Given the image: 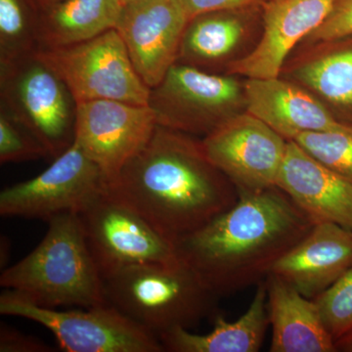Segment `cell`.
Instances as JSON below:
<instances>
[{"mask_svg": "<svg viewBox=\"0 0 352 352\" xmlns=\"http://www.w3.org/2000/svg\"><path fill=\"white\" fill-rule=\"evenodd\" d=\"M106 193L177 242L232 208L239 193L214 166L201 142L157 124Z\"/></svg>", "mask_w": 352, "mask_h": 352, "instance_id": "cell-1", "label": "cell"}, {"mask_svg": "<svg viewBox=\"0 0 352 352\" xmlns=\"http://www.w3.org/2000/svg\"><path fill=\"white\" fill-rule=\"evenodd\" d=\"M352 34V0H338L326 20L311 34L314 41H331Z\"/></svg>", "mask_w": 352, "mask_h": 352, "instance_id": "cell-27", "label": "cell"}, {"mask_svg": "<svg viewBox=\"0 0 352 352\" xmlns=\"http://www.w3.org/2000/svg\"><path fill=\"white\" fill-rule=\"evenodd\" d=\"M287 144L286 139L250 113L231 116L201 140L206 156L239 195L276 186Z\"/></svg>", "mask_w": 352, "mask_h": 352, "instance_id": "cell-11", "label": "cell"}, {"mask_svg": "<svg viewBox=\"0 0 352 352\" xmlns=\"http://www.w3.org/2000/svg\"><path fill=\"white\" fill-rule=\"evenodd\" d=\"M351 267L352 230L322 222L314 224L309 233L275 263L270 273L305 298L314 300Z\"/></svg>", "mask_w": 352, "mask_h": 352, "instance_id": "cell-16", "label": "cell"}, {"mask_svg": "<svg viewBox=\"0 0 352 352\" xmlns=\"http://www.w3.org/2000/svg\"><path fill=\"white\" fill-rule=\"evenodd\" d=\"M293 141L352 183V126L338 131L305 132Z\"/></svg>", "mask_w": 352, "mask_h": 352, "instance_id": "cell-24", "label": "cell"}, {"mask_svg": "<svg viewBox=\"0 0 352 352\" xmlns=\"http://www.w3.org/2000/svg\"><path fill=\"white\" fill-rule=\"evenodd\" d=\"M122 0H63L39 12V50L83 43L116 29Z\"/></svg>", "mask_w": 352, "mask_h": 352, "instance_id": "cell-20", "label": "cell"}, {"mask_svg": "<svg viewBox=\"0 0 352 352\" xmlns=\"http://www.w3.org/2000/svg\"><path fill=\"white\" fill-rule=\"evenodd\" d=\"M189 17L180 0H127L116 30L132 64L150 88L177 62Z\"/></svg>", "mask_w": 352, "mask_h": 352, "instance_id": "cell-13", "label": "cell"}, {"mask_svg": "<svg viewBox=\"0 0 352 352\" xmlns=\"http://www.w3.org/2000/svg\"><path fill=\"white\" fill-rule=\"evenodd\" d=\"M298 76L329 101L352 106V50L315 60L302 67Z\"/></svg>", "mask_w": 352, "mask_h": 352, "instance_id": "cell-23", "label": "cell"}, {"mask_svg": "<svg viewBox=\"0 0 352 352\" xmlns=\"http://www.w3.org/2000/svg\"><path fill=\"white\" fill-rule=\"evenodd\" d=\"M217 11L189 21L178 59L193 64H210L228 56L244 34V24L235 12ZM177 59V60H178ZM177 63V62H176Z\"/></svg>", "mask_w": 352, "mask_h": 352, "instance_id": "cell-21", "label": "cell"}, {"mask_svg": "<svg viewBox=\"0 0 352 352\" xmlns=\"http://www.w3.org/2000/svg\"><path fill=\"white\" fill-rule=\"evenodd\" d=\"M245 99L249 113L287 141L295 140L305 132L338 131L347 126L305 90L278 78H249Z\"/></svg>", "mask_w": 352, "mask_h": 352, "instance_id": "cell-17", "label": "cell"}, {"mask_svg": "<svg viewBox=\"0 0 352 352\" xmlns=\"http://www.w3.org/2000/svg\"><path fill=\"white\" fill-rule=\"evenodd\" d=\"M38 18L30 0H0V61L38 52Z\"/></svg>", "mask_w": 352, "mask_h": 352, "instance_id": "cell-22", "label": "cell"}, {"mask_svg": "<svg viewBox=\"0 0 352 352\" xmlns=\"http://www.w3.org/2000/svg\"><path fill=\"white\" fill-rule=\"evenodd\" d=\"M0 286L41 307H91L108 303L103 278L76 214L50 219L38 247L2 271Z\"/></svg>", "mask_w": 352, "mask_h": 352, "instance_id": "cell-3", "label": "cell"}, {"mask_svg": "<svg viewBox=\"0 0 352 352\" xmlns=\"http://www.w3.org/2000/svg\"><path fill=\"white\" fill-rule=\"evenodd\" d=\"M41 157H48V155L38 139L0 110V163H23Z\"/></svg>", "mask_w": 352, "mask_h": 352, "instance_id": "cell-26", "label": "cell"}, {"mask_svg": "<svg viewBox=\"0 0 352 352\" xmlns=\"http://www.w3.org/2000/svg\"><path fill=\"white\" fill-rule=\"evenodd\" d=\"M0 351L50 352L52 349L36 338L25 335L2 324L0 328Z\"/></svg>", "mask_w": 352, "mask_h": 352, "instance_id": "cell-29", "label": "cell"}, {"mask_svg": "<svg viewBox=\"0 0 352 352\" xmlns=\"http://www.w3.org/2000/svg\"><path fill=\"white\" fill-rule=\"evenodd\" d=\"M9 245H10V243H9L8 238L2 236L1 248H0V250H1V252H0V254H1V256H0V258H0V264H1L2 270H3V265L6 266L7 261H8L9 251H10Z\"/></svg>", "mask_w": 352, "mask_h": 352, "instance_id": "cell-31", "label": "cell"}, {"mask_svg": "<svg viewBox=\"0 0 352 352\" xmlns=\"http://www.w3.org/2000/svg\"><path fill=\"white\" fill-rule=\"evenodd\" d=\"M189 19L217 11L244 10L263 6L270 0H180Z\"/></svg>", "mask_w": 352, "mask_h": 352, "instance_id": "cell-28", "label": "cell"}, {"mask_svg": "<svg viewBox=\"0 0 352 352\" xmlns=\"http://www.w3.org/2000/svg\"><path fill=\"white\" fill-rule=\"evenodd\" d=\"M0 110L28 129L56 159L76 138V103L61 78L36 54L0 61Z\"/></svg>", "mask_w": 352, "mask_h": 352, "instance_id": "cell-5", "label": "cell"}, {"mask_svg": "<svg viewBox=\"0 0 352 352\" xmlns=\"http://www.w3.org/2000/svg\"><path fill=\"white\" fill-rule=\"evenodd\" d=\"M157 126L149 105L117 100L76 103L75 141L100 168L107 184L147 144Z\"/></svg>", "mask_w": 352, "mask_h": 352, "instance_id": "cell-12", "label": "cell"}, {"mask_svg": "<svg viewBox=\"0 0 352 352\" xmlns=\"http://www.w3.org/2000/svg\"><path fill=\"white\" fill-rule=\"evenodd\" d=\"M122 2L127 1V0H122Z\"/></svg>", "mask_w": 352, "mask_h": 352, "instance_id": "cell-33", "label": "cell"}, {"mask_svg": "<svg viewBox=\"0 0 352 352\" xmlns=\"http://www.w3.org/2000/svg\"><path fill=\"white\" fill-rule=\"evenodd\" d=\"M108 303L157 338L219 315V296L182 261L129 266L104 280Z\"/></svg>", "mask_w": 352, "mask_h": 352, "instance_id": "cell-4", "label": "cell"}, {"mask_svg": "<svg viewBox=\"0 0 352 352\" xmlns=\"http://www.w3.org/2000/svg\"><path fill=\"white\" fill-rule=\"evenodd\" d=\"M264 280L272 326L271 352L337 351L314 300L276 275L270 273Z\"/></svg>", "mask_w": 352, "mask_h": 352, "instance_id": "cell-18", "label": "cell"}, {"mask_svg": "<svg viewBox=\"0 0 352 352\" xmlns=\"http://www.w3.org/2000/svg\"><path fill=\"white\" fill-rule=\"evenodd\" d=\"M276 187L314 224H339L352 230V183L288 141Z\"/></svg>", "mask_w": 352, "mask_h": 352, "instance_id": "cell-14", "label": "cell"}, {"mask_svg": "<svg viewBox=\"0 0 352 352\" xmlns=\"http://www.w3.org/2000/svg\"><path fill=\"white\" fill-rule=\"evenodd\" d=\"M314 226L275 186L240 194L232 208L177 241L176 252L220 298L265 279Z\"/></svg>", "mask_w": 352, "mask_h": 352, "instance_id": "cell-2", "label": "cell"}, {"mask_svg": "<svg viewBox=\"0 0 352 352\" xmlns=\"http://www.w3.org/2000/svg\"><path fill=\"white\" fill-rule=\"evenodd\" d=\"M0 314L29 319L48 329L67 352H163L161 340L110 303L82 309L38 307L6 289Z\"/></svg>", "mask_w": 352, "mask_h": 352, "instance_id": "cell-7", "label": "cell"}, {"mask_svg": "<svg viewBox=\"0 0 352 352\" xmlns=\"http://www.w3.org/2000/svg\"><path fill=\"white\" fill-rule=\"evenodd\" d=\"M338 0H270L264 3L263 38L229 71L249 78H278L289 51L326 20Z\"/></svg>", "mask_w": 352, "mask_h": 352, "instance_id": "cell-15", "label": "cell"}, {"mask_svg": "<svg viewBox=\"0 0 352 352\" xmlns=\"http://www.w3.org/2000/svg\"><path fill=\"white\" fill-rule=\"evenodd\" d=\"M61 1H63V0H30V2L38 9L39 12Z\"/></svg>", "mask_w": 352, "mask_h": 352, "instance_id": "cell-32", "label": "cell"}, {"mask_svg": "<svg viewBox=\"0 0 352 352\" xmlns=\"http://www.w3.org/2000/svg\"><path fill=\"white\" fill-rule=\"evenodd\" d=\"M314 302L335 342L352 333V267Z\"/></svg>", "mask_w": 352, "mask_h": 352, "instance_id": "cell-25", "label": "cell"}, {"mask_svg": "<svg viewBox=\"0 0 352 352\" xmlns=\"http://www.w3.org/2000/svg\"><path fill=\"white\" fill-rule=\"evenodd\" d=\"M36 54L61 78L76 103L117 100L149 104L151 88L138 75L116 29L83 43L43 48Z\"/></svg>", "mask_w": 352, "mask_h": 352, "instance_id": "cell-6", "label": "cell"}, {"mask_svg": "<svg viewBox=\"0 0 352 352\" xmlns=\"http://www.w3.org/2000/svg\"><path fill=\"white\" fill-rule=\"evenodd\" d=\"M214 327L207 335L177 328L160 336L164 351L256 352L263 344L270 324L265 280L256 285L247 311L234 322L221 315L214 318Z\"/></svg>", "mask_w": 352, "mask_h": 352, "instance_id": "cell-19", "label": "cell"}, {"mask_svg": "<svg viewBox=\"0 0 352 352\" xmlns=\"http://www.w3.org/2000/svg\"><path fill=\"white\" fill-rule=\"evenodd\" d=\"M106 189L100 168L75 141L41 175L4 189L0 193V214L46 222L60 214H80Z\"/></svg>", "mask_w": 352, "mask_h": 352, "instance_id": "cell-8", "label": "cell"}, {"mask_svg": "<svg viewBox=\"0 0 352 352\" xmlns=\"http://www.w3.org/2000/svg\"><path fill=\"white\" fill-rule=\"evenodd\" d=\"M239 83L189 65L175 63L151 88L150 108L159 126L173 131L212 133L231 117L240 96Z\"/></svg>", "mask_w": 352, "mask_h": 352, "instance_id": "cell-10", "label": "cell"}, {"mask_svg": "<svg viewBox=\"0 0 352 352\" xmlns=\"http://www.w3.org/2000/svg\"><path fill=\"white\" fill-rule=\"evenodd\" d=\"M78 215L88 249L103 280L129 266L179 259L175 243L107 193Z\"/></svg>", "mask_w": 352, "mask_h": 352, "instance_id": "cell-9", "label": "cell"}, {"mask_svg": "<svg viewBox=\"0 0 352 352\" xmlns=\"http://www.w3.org/2000/svg\"><path fill=\"white\" fill-rule=\"evenodd\" d=\"M335 346L337 351L352 352V333L336 340Z\"/></svg>", "mask_w": 352, "mask_h": 352, "instance_id": "cell-30", "label": "cell"}]
</instances>
